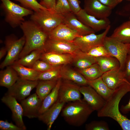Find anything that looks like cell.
I'll return each mask as SVG.
<instances>
[{"label": "cell", "mask_w": 130, "mask_h": 130, "mask_svg": "<svg viewBox=\"0 0 130 130\" xmlns=\"http://www.w3.org/2000/svg\"><path fill=\"white\" fill-rule=\"evenodd\" d=\"M58 79L51 80H39L36 87V93L42 100L43 101L54 87Z\"/></svg>", "instance_id": "cell-29"}, {"label": "cell", "mask_w": 130, "mask_h": 130, "mask_svg": "<svg viewBox=\"0 0 130 130\" xmlns=\"http://www.w3.org/2000/svg\"><path fill=\"white\" fill-rule=\"evenodd\" d=\"M63 23L78 32L81 36L92 33H95L93 29L79 20L76 15L72 12L64 15Z\"/></svg>", "instance_id": "cell-21"}, {"label": "cell", "mask_w": 130, "mask_h": 130, "mask_svg": "<svg viewBox=\"0 0 130 130\" xmlns=\"http://www.w3.org/2000/svg\"><path fill=\"white\" fill-rule=\"evenodd\" d=\"M42 101L36 93L20 101L23 116L29 118H38Z\"/></svg>", "instance_id": "cell-14"}, {"label": "cell", "mask_w": 130, "mask_h": 130, "mask_svg": "<svg viewBox=\"0 0 130 130\" xmlns=\"http://www.w3.org/2000/svg\"><path fill=\"white\" fill-rule=\"evenodd\" d=\"M56 0H43L39 3L48 10L55 12Z\"/></svg>", "instance_id": "cell-40"}, {"label": "cell", "mask_w": 130, "mask_h": 130, "mask_svg": "<svg viewBox=\"0 0 130 130\" xmlns=\"http://www.w3.org/2000/svg\"><path fill=\"white\" fill-rule=\"evenodd\" d=\"M1 100L10 109L13 119L15 124L23 130H26V127L23 119V109L21 104L14 98L6 94L2 98Z\"/></svg>", "instance_id": "cell-12"}, {"label": "cell", "mask_w": 130, "mask_h": 130, "mask_svg": "<svg viewBox=\"0 0 130 130\" xmlns=\"http://www.w3.org/2000/svg\"><path fill=\"white\" fill-rule=\"evenodd\" d=\"M123 71L126 79L130 82V54L127 56Z\"/></svg>", "instance_id": "cell-42"}, {"label": "cell", "mask_w": 130, "mask_h": 130, "mask_svg": "<svg viewBox=\"0 0 130 130\" xmlns=\"http://www.w3.org/2000/svg\"><path fill=\"white\" fill-rule=\"evenodd\" d=\"M11 66L16 71L20 78L31 81L39 80L41 72H38L32 68L24 66L16 62Z\"/></svg>", "instance_id": "cell-23"}, {"label": "cell", "mask_w": 130, "mask_h": 130, "mask_svg": "<svg viewBox=\"0 0 130 130\" xmlns=\"http://www.w3.org/2000/svg\"><path fill=\"white\" fill-rule=\"evenodd\" d=\"M61 81V78L58 79L55 86L43 100L39 111V115L47 110L58 100L59 91Z\"/></svg>", "instance_id": "cell-28"}, {"label": "cell", "mask_w": 130, "mask_h": 130, "mask_svg": "<svg viewBox=\"0 0 130 130\" xmlns=\"http://www.w3.org/2000/svg\"><path fill=\"white\" fill-rule=\"evenodd\" d=\"M96 63L99 66L103 73L111 70L120 67L119 61L112 56L95 58Z\"/></svg>", "instance_id": "cell-30"}, {"label": "cell", "mask_w": 130, "mask_h": 130, "mask_svg": "<svg viewBox=\"0 0 130 130\" xmlns=\"http://www.w3.org/2000/svg\"><path fill=\"white\" fill-rule=\"evenodd\" d=\"M43 52L44 51L42 50L33 51L15 62L25 66L32 68L36 62L40 59L41 55Z\"/></svg>", "instance_id": "cell-32"}, {"label": "cell", "mask_w": 130, "mask_h": 130, "mask_svg": "<svg viewBox=\"0 0 130 130\" xmlns=\"http://www.w3.org/2000/svg\"><path fill=\"white\" fill-rule=\"evenodd\" d=\"M73 54L52 52H43L39 59L45 61L54 66H62L72 63Z\"/></svg>", "instance_id": "cell-19"}, {"label": "cell", "mask_w": 130, "mask_h": 130, "mask_svg": "<svg viewBox=\"0 0 130 130\" xmlns=\"http://www.w3.org/2000/svg\"><path fill=\"white\" fill-rule=\"evenodd\" d=\"M73 55L72 63L78 69L85 68L96 63L95 58L87 55L79 49Z\"/></svg>", "instance_id": "cell-27"}, {"label": "cell", "mask_w": 130, "mask_h": 130, "mask_svg": "<svg viewBox=\"0 0 130 130\" xmlns=\"http://www.w3.org/2000/svg\"><path fill=\"white\" fill-rule=\"evenodd\" d=\"M94 110L85 101L71 102L64 107L61 116L69 125L75 127L83 125Z\"/></svg>", "instance_id": "cell-3"}, {"label": "cell", "mask_w": 130, "mask_h": 130, "mask_svg": "<svg viewBox=\"0 0 130 130\" xmlns=\"http://www.w3.org/2000/svg\"><path fill=\"white\" fill-rule=\"evenodd\" d=\"M120 111L124 114H126L130 112V99L127 104L121 106Z\"/></svg>", "instance_id": "cell-44"}, {"label": "cell", "mask_w": 130, "mask_h": 130, "mask_svg": "<svg viewBox=\"0 0 130 130\" xmlns=\"http://www.w3.org/2000/svg\"><path fill=\"white\" fill-rule=\"evenodd\" d=\"M64 80H62L58 99L65 103L81 100L80 86L72 81Z\"/></svg>", "instance_id": "cell-10"}, {"label": "cell", "mask_w": 130, "mask_h": 130, "mask_svg": "<svg viewBox=\"0 0 130 130\" xmlns=\"http://www.w3.org/2000/svg\"><path fill=\"white\" fill-rule=\"evenodd\" d=\"M7 52V50L6 47H3L0 50V60H1Z\"/></svg>", "instance_id": "cell-45"}, {"label": "cell", "mask_w": 130, "mask_h": 130, "mask_svg": "<svg viewBox=\"0 0 130 130\" xmlns=\"http://www.w3.org/2000/svg\"><path fill=\"white\" fill-rule=\"evenodd\" d=\"M102 77L108 86L113 90H116L128 81L125 77L123 70L119 68L103 73Z\"/></svg>", "instance_id": "cell-18"}, {"label": "cell", "mask_w": 130, "mask_h": 130, "mask_svg": "<svg viewBox=\"0 0 130 130\" xmlns=\"http://www.w3.org/2000/svg\"><path fill=\"white\" fill-rule=\"evenodd\" d=\"M25 42L24 35L18 39L13 34L6 36L5 38V47L7 50V55L0 65L1 69L11 65L19 58Z\"/></svg>", "instance_id": "cell-6"}, {"label": "cell", "mask_w": 130, "mask_h": 130, "mask_svg": "<svg viewBox=\"0 0 130 130\" xmlns=\"http://www.w3.org/2000/svg\"><path fill=\"white\" fill-rule=\"evenodd\" d=\"M81 36L77 31L65 24L59 25L48 33L50 39L73 42L77 37Z\"/></svg>", "instance_id": "cell-17"}, {"label": "cell", "mask_w": 130, "mask_h": 130, "mask_svg": "<svg viewBox=\"0 0 130 130\" xmlns=\"http://www.w3.org/2000/svg\"><path fill=\"white\" fill-rule=\"evenodd\" d=\"M55 12L63 15L72 12L67 0H56Z\"/></svg>", "instance_id": "cell-35"}, {"label": "cell", "mask_w": 130, "mask_h": 130, "mask_svg": "<svg viewBox=\"0 0 130 130\" xmlns=\"http://www.w3.org/2000/svg\"><path fill=\"white\" fill-rule=\"evenodd\" d=\"M0 129L1 130H23L16 125L7 120H0Z\"/></svg>", "instance_id": "cell-39"}, {"label": "cell", "mask_w": 130, "mask_h": 130, "mask_svg": "<svg viewBox=\"0 0 130 130\" xmlns=\"http://www.w3.org/2000/svg\"><path fill=\"white\" fill-rule=\"evenodd\" d=\"M110 37L124 43H130V19L117 27Z\"/></svg>", "instance_id": "cell-26"}, {"label": "cell", "mask_w": 130, "mask_h": 130, "mask_svg": "<svg viewBox=\"0 0 130 130\" xmlns=\"http://www.w3.org/2000/svg\"><path fill=\"white\" fill-rule=\"evenodd\" d=\"M84 9L88 14L99 19L108 17L112 9L98 0H84Z\"/></svg>", "instance_id": "cell-16"}, {"label": "cell", "mask_w": 130, "mask_h": 130, "mask_svg": "<svg viewBox=\"0 0 130 130\" xmlns=\"http://www.w3.org/2000/svg\"><path fill=\"white\" fill-rule=\"evenodd\" d=\"M55 67L45 61L39 59L34 63L32 68L38 72H41L46 71Z\"/></svg>", "instance_id": "cell-38"}, {"label": "cell", "mask_w": 130, "mask_h": 130, "mask_svg": "<svg viewBox=\"0 0 130 130\" xmlns=\"http://www.w3.org/2000/svg\"><path fill=\"white\" fill-rule=\"evenodd\" d=\"M75 15L79 20L95 32L105 30L110 25V21L108 18L97 19L88 14L84 9H82Z\"/></svg>", "instance_id": "cell-13"}, {"label": "cell", "mask_w": 130, "mask_h": 130, "mask_svg": "<svg viewBox=\"0 0 130 130\" xmlns=\"http://www.w3.org/2000/svg\"><path fill=\"white\" fill-rule=\"evenodd\" d=\"M20 26L25 36V42L18 58L34 50L44 51V46L48 38V33L31 20L24 21Z\"/></svg>", "instance_id": "cell-2"}, {"label": "cell", "mask_w": 130, "mask_h": 130, "mask_svg": "<svg viewBox=\"0 0 130 130\" xmlns=\"http://www.w3.org/2000/svg\"><path fill=\"white\" fill-rule=\"evenodd\" d=\"M128 54H130V49L128 53Z\"/></svg>", "instance_id": "cell-47"}, {"label": "cell", "mask_w": 130, "mask_h": 130, "mask_svg": "<svg viewBox=\"0 0 130 130\" xmlns=\"http://www.w3.org/2000/svg\"><path fill=\"white\" fill-rule=\"evenodd\" d=\"M19 2L22 6L37 11L40 9H47L38 3L37 0H14Z\"/></svg>", "instance_id": "cell-34"}, {"label": "cell", "mask_w": 130, "mask_h": 130, "mask_svg": "<svg viewBox=\"0 0 130 130\" xmlns=\"http://www.w3.org/2000/svg\"><path fill=\"white\" fill-rule=\"evenodd\" d=\"M79 90L83 96L82 100L85 101L94 111H98L104 105L106 100L90 86H80Z\"/></svg>", "instance_id": "cell-15"}, {"label": "cell", "mask_w": 130, "mask_h": 130, "mask_svg": "<svg viewBox=\"0 0 130 130\" xmlns=\"http://www.w3.org/2000/svg\"><path fill=\"white\" fill-rule=\"evenodd\" d=\"M65 104L58 99L50 108L39 115L38 118L46 125L47 130H51L53 124L62 111Z\"/></svg>", "instance_id": "cell-20"}, {"label": "cell", "mask_w": 130, "mask_h": 130, "mask_svg": "<svg viewBox=\"0 0 130 130\" xmlns=\"http://www.w3.org/2000/svg\"><path fill=\"white\" fill-rule=\"evenodd\" d=\"M19 78L16 71L11 65L0 71V85L8 89L12 86Z\"/></svg>", "instance_id": "cell-25"}, {"label": "cell", "mask_w": 130, "mask_h": 130, "mask_svg": "<svg viewBox=\"0 0 130 130\" xmlns=\"http://www.w3.org/2000/svg\"><path fill=\"white\" fill-rule=\"evenodd\" d=\"M85 53L88 55L95 58L111 56L104 45L95 47Z\"/></svg>", "instance_id": "cell-37"}, {"label": "cell", "mask_w": 130, "mask_h": 130, "mask_svg": "<svg viewBox=\"0 0 130 130\" xmlns=\"http://www.w3.org/2000/svg\"><path fill=\"white\" fill-rule=\"evenodd\" d=\"M88 84L92 87L106 101L111 96L115 90L109 88L103 80L102 76L94 80H88Z\"/></svg>", "instance_id": "cell-24"}, {"label": "cell", "mask_w": 130, "mask_h": 130, "mask_svg": "<svg viewBox=\"0 0 130 130\" xmlns=\"http://www.w3.org/2000/svg\"><path fill=\"white\" fill-rule=\"evenodd\" d=\"M70 7L72 12L76 14L82 9L79 0H67Z\"/></svg>", "instance_id": "cell-41"}, {"label": "cell", "mask_w": 130, "mask_h": 130, "mask_svg": "<svg viewBox=\"0 0 130 130\" xmlns=\"http://www.w3.org/2000/svg\"><path fill=\"white\" fill-rule=\"evenodd\" d=\"M40 0V1H42V0Z\"/></svg>", "instance_id": "cell-48"}, {"label": "cell", "mask_w": 130, "mask_h": 130, "mask_svg": "<svg viewBox=\"0 0 130 130\" xmlns=\"http://www.w3.org/2000/svg\"><path fill=\"white\" fill-rule=\"evenodd\" d=\"M130 92V82L127 81L116 89L100 109L97 111L98 117H108L116 121L123 130H130V119L123 115L119 104L122 98Z\"/></svg>", "instance_id": "cell-1"}, {"label": "cell", "mask_w": 130, "mask_h": 130, "mask_svg": "<svg viewBox=\"0 0 130 130\" xmlns=\"http://www.w3.org/2000/svg\"><path fill=\"white\" fill-rule=\"evenodd\" d=\"M78 71L88 80L96 79L101 77L103 74L99 66L96 63L85 68L78 69Z\"/></svg>", "instance_id": "cell-31"}, {"label": "cell", "mask_w": 130, "mask_h": 130, "mask_svg": "<svg viewBox=\"0 0 130 130\" xmlns=\"http://www.w3.org/2000/svg\"><path fill=\"white\" fill-rule=\"evenodd\" d=\"M117 0V1L118 3H120L123 0ZM126 0L130 1V0Z\"/></svg>", "instance_id": "cell-46"}, {"label": "cell", "mask_w": 130, "mask_h": 130, "mask_svg": "<svg viewBox=\"0 0 130 130\" xmlns=\"http://www.w3.org/2000/svg\"><path fill=\"white\" fill-rule=\"evenodd\" d=\"M79 49L73 42L53 39L48 38L44 48V52L74 54Z\"/></svg>", "instance_id": "cell-11"}, {"label": "cell", "mask_w": 130, "mask_h": 130, "mask_svg": "<svg viewBox=\"0 0 130 130\" xmlns=\"http://www.w3.org/2000/svg\"><path fill=\"white\" fill-rule=\"evenodd\" d=\"M0 7L5 13V20L12 27L20 26L25 21L24 17L32 14V10L17 4L10 0H0Z\"/></svg>", "instance_id": "cell-4"}, {"label": "cell", "mask_w": 130, "mask_h": 130, "mask_svg": "<svg viewBox=\"0 0 130 130\" xmlns=\"http://www.w3.org/2000/svg\"><path fill=\"white\" fill-rule=\"evenodd\" d=\"M38 81L23 79L19 77L16 82L8 88L6 94L20 102L30 95L32 90L36 87Z\"/></svg>", "instance_id": "cell-9"}, {"label": "cell", "mask_w": 130, "mask_h": 130, "mask_svg": "<svg viewBox=\"0 0 130 130\" xmlns=\"http://www.w3.org/2000/svg\"><path fill=\"white\" fill-rule=\"evenodd\" d=\"M61 78L72 81L80 86L88 85V80L80 73L66 66L62 65L60 69Z\"/></svg>", "instance_id": "cell-22"}, {"label": "cell", "mask_w": 130, "mask_h": 130, "mask_svg": "<svg viewBox=\"0 0 130 130\" xmlns=\"http://www.w3.org/2000/svg\"><path fill=\"white\" fill-rule=\"evenodd\" d=\"M110 28V25L103 32L99 34L92 33L78 37L73 42L81 51L87 52L95 47L104 45L105 38Z\"/></svg>", "instance_id": "cell-8"}, {"label": "cell", "mask_w": 130, "mask_h": 130, "mask_svg": "<svg viewBox=\"0 0 130 130\" xmlns=\"http://www.w3.org/2000/svg\"><path fill=\"white\" fill-rule=\"evenodd\" d=\"M64 15L52 12L48 9H40L31 15L32 20L49 33L63 22Z\"/></svg>", "instance_id": "cell-5"}, {"label": "cell", "mask_w": 130, "mask_h": 130, "mask_svg": "<svg viewBox=\"0 0 130 130\" xmlns=\"http://www.w3.org/2000/svg\"><path fill=\"white\" fill-rule=\"evenodd\" d=\"M85 129L87 130H109L107 123L103 121H93L86 124Z\"/></svg>", "instance_id": "cell-36"}, {"label": "cell", "mask_w": 130, "mask_h": 130, "mask_svg": "<svg viewBox=\"0 0 130 130\" xmlns=\"http://www.w3.org/2000/svg\"><path fill=\"white\" fill-rule=\"evenodd\" d=\"M104 46L111 56L119 62V68L123 70L126 58L130 49V43L120 42L110 36L105 37Z\"/></svg>", "instance_id": "cell-7"}, {"label": "cell", "mask_w": 130, "mask_h": 130, "mask_svg": "<svg viewBox=\"0 0 130 130\" xmlns=\"http://www.w3.org/2000/svg\"><path fill=\"white\" fill-rule=\"evenodd\" d=\"M104 5L111 9L114 8L118 4L117 0H98Z\"/></svg>", "instance_id": "cell-43"}, {"label": "cell", "mask_w": 130, "mask_h": 130, "mask_svg": "<svg viewBox=\"0 0 130 130\" xmlns=\"http://www.w3.org/2000/svg\"><path fill=\"white\" fill-rule=\"evenodd\" d=\"M62 66L55 67L39 74L38 80H51L61 78L60 69Z\"/></svg>", "instance_id": "cell-33"}]
</instances>
